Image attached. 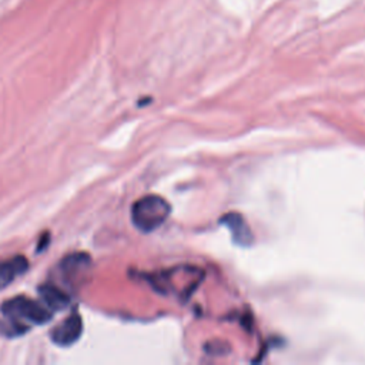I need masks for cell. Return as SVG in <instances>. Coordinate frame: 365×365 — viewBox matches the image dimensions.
I'll use <instances>...</instances> for the list:
<instances>
[{
  "mask_svg": "<svg viewBox=\"0 0 365 365\" xmlns=\"http://www.w3.org/2000/svg\"><path fill=\"white\" fill-rule=\"evenodd\" d=\"M40 301L53 312L66 309L70 305V295L54 284H43L38 288Z\"/></svg>",
  "mask_w": 365,
  "mask_h": 365,
  "instance_id": "6",
  "label": "cell"
},
{
  "mask_svg": "<svg viewBox=\"0 0 365 365\" xmlns=\"http://www.w3.org/2000/svg\"><path fill=\"white\" fill-rule=\"evenodd\" d=\"M0 309L7 319L20 325L26 331L30 325H43L53 317V311L48 309L41 301H34L23 295L4 301Z\"/></svg>",
  "mask_w": 365,
  "mask_h": 365,
  "instance_id": "1",
  "label": "cell"
},
{
  "mask_svg": "<svg viewBox=\"0 0 365 365\" xmlns=\"http://www.w3.org/2000/svg\"><path fill=\"white\" fill-rule=\"evenodd\" d=\"M221 222L230 230L232 234V238L240 245H250L252 242V232L247 224V221L235 212L225 214L221 218Z\"/></svg>",
  "mask_w": 365,
  "mask_h": 365,
  "instance_id": "7",
  "label": "cell"
},
{
  "mask_svg": "<svg viewBox=\"0 0 365 365\" xmlns=\"http://www.w3.org/2000/svg\"><path fill=\"white\" fill-rule=\"evenodd\" d=\"M91 265V259L84 252H73L64 257L60 262V271L63 278L71 287L78 285L87 275Z\"/></svg>",
  "mask_w": 365,
  "mask_h": 365,
  "instance_id": "4",
  "label": "cell"
},
{
  "mask_svg": "<svg viewBox=\"0 0 365 365\" xmlns=\"http://www.w3.org/2000/svg\"><path fill=\"white\" fill-rule=\"evenodd\" d=\"M29 269V261L23 255H16L0 261V289L7 288L13 281Z\"/></svg>",
  "mask_w": 365,
  "mask_h": 365,
  "instance_id": "5",
  "label": "cell"
},
{
  "mask_svg": "<svg viewBox=\"0 0 365 365\" xmlns=\"http://www.w3.org/2000/svg\"><path fill=\"white\" fill-rule=\"evenodd\" d=\"M171 212L168 201L161 195L148 194L138 198L131 207V222L133 225L143 231L151 232L161 227Z\"/></svg>",
  "mask_w": 365,
  "mask_h": 365,
  "instance_id": "2",
  "label": "cell"
},
{
  "mask_svg": "<svg viewBox=\"0 0 365 365\" xmlns=\"http://www.w3.org/2000/svg\"><path fill=\"white\" fill-rule=\"evenodd\" d=\"M83 334V319L78 312L73 311L67 318H64L58 325H56L51 332V341L58 346H70L76 344Z\"/></svg>",
  "mask_w": 365,
  "mask_h": 365,
  "instance_id": "3",
  "label": "cell"
}]
</instances>
